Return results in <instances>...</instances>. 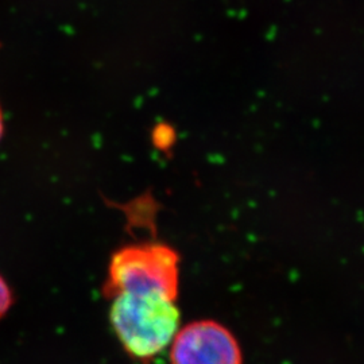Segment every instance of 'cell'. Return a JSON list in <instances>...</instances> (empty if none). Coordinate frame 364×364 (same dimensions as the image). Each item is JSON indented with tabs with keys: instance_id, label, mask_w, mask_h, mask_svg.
<instances>
[{
	"instance_id": "1",
	"label": "cell",
	"mask_w": 364,
	"mask_h": 364,
	"mask_svg": "<svg viewBox=\"0 0 364 364\" xmlns=\"http://www.w3.org/2000/svg\"><path fill=\"white\" fill-rule=\"evenodd\" d=\"M109 320L132 358L149 363L168 348L180 329L178 297L158 291H127L111 297Z\"/></svg>"
},
{
	"instance_id": "2",
	"label": "cell",
	"mask_w": 364,
	"mask_h": 364,
	"mask_svg": "<svg viewBox=\"0 0 364 364\" xmlns=\"http://www.w3.org/2000/svg\"><path fill=\"white\" fill-rule=\"evenodd\" d=\"M103 291L108 299L127 291H158L178 297L177 252L161 243H138L117 250L109 262Z\"/></svg>"
},
{
	"instance_id": "3",
	"label": "cell",
	"mask_w": 364,
	"mask_h": 364,
	"mask_svg": "<svg viewBox=\"0 0 364 364\" xmlns=\"http://www.w3.org/2000/svg\"><path fill=\"white\" fill-rule=\"evenodd\" d=\"M170 363L243 364V353L228 328L200 320L178 329L170 343Z\"/></svg>"
},
{
	"instance_id": "4",
	"label": "cell",
	"mask_w": 364,
	"mask_h": 364,
	"mask_svg": "<svg viewBox=\"0 0 364 364\" xmlns=\"http://www.w3.org/2000/svg\"><path fill=\"white\" fill-rule=\"evenodd\" d=\"M11 305H13L11 289L7 285L4 278L0 275V320L6 313L9 312Z\"/></svg>"
},
{
	"instance_id": "5",
	"label": "cell",
	"mask_w": 364,
	"mask_h": 364,
	"mask_svg": "<svg viewBox=\"0 0 364 364\" xmlns=\"http://www.w3.org/2000/svg\"><path fill=\"white\" fill-rule=\"evenodd\" d=\"M3 134H4V117H3V111L0 108V141L3 138Z\"/></svg>"
}]
</instances>
